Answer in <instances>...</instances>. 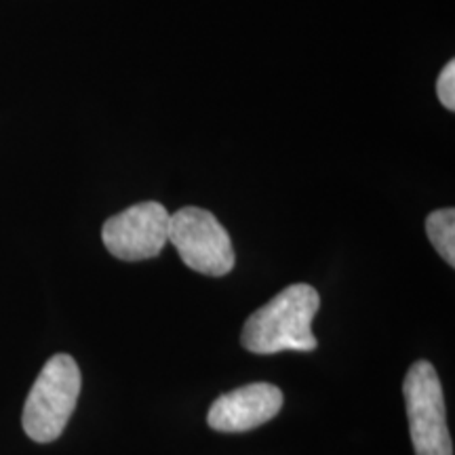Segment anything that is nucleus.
Returning <instances> with one entry per match:
<instances>
[{
  "instance_id": "obj_6",
  "label": "nucleus",
  "mask_w": 455,
  "mask_h": 455,
  "mask_svg": "<svg viewBox=\"0 0 455 455\" xmlns=\"http://www.w3.org/2000/svg\"><path fill=\"white\" fill-rule=\"evenodd\" d=\"M283 409V392L275 384H247L226 392L207 413L209 428L218 432H247L270 422Z\"/></svg>"
},
{
  "instance_id": "obj_5",
  "label": "nucleus",
  "mask_w": 455,
  "mask_h": 455,
  "mask_svg": "<svg viewBox=\"0 0 455 455\" xmlns=\"http://www.w3.org/2000/svg\"><path fill=\"white\" fill-rule=\"evenodd\" d=\"M169 218L161 203H138L112 215L104 224L101 238L114 258L123 261L152 259L169 243Z\"/></svg>"
},
{
  "instance_id": "obj_7",
  "label": "nucleus",
  "mask_w": 455,
  "mask_h": 455,
  "mask_svg": "<svg viewBox=\"0 0 455 455\" xmlns=\"http://www.w3.org/2000/svg\"><path fill=\"white\" fill-rule=\"evenodd\" d=\"M426 235L449 266H455V212L451 207L432 212L426 218Z\"/></svg>"
},
{
  "instance_id": "obj_4",
  "label": "nucleus",
  "mask_w": 455,
  "mask_h": 455,
  "mask_svg": "<svg viewBox=\"0 0 455 455\" xmlns=\"http://www.w3.org/2000/svg\"><path fill=\"white\" fill-rule=\"evenodd\" d=\"M167 238L190 270L224 276L235 268L230 235L207 209L184 207L171 215Z\"/></svg>"
},
{
  "instance_id": "obj_2",
  "label": "nucleus",
  "mask_w": 455,
  "mask_h": 455,
  "mask_svg": "<svg viewBox=\"0 0 455 455\" xmlns=\"http://www.w3.org/2000/svg\"><path fill=\"white\" fill-rule=\"evenodd\" d=\"M81 384V369L70 355L49 358L26 398L21 415V424L32 441L51 443L60 439L76 407Z\"/></svg>"
},
{
  "instance_id": "obj_3",
  "label": "nucleus",
  "mask_w": 455,
  "mask_h": 455,
  "mask_svg": "<svg viewBox=\"0 0 455 455\" xmlns=\"http://www.w3.org/2000/svg\"><path fill=\"white\" fill-rule=\"evenodd\" d=\"M409 435L415 455H453L447 426L445 396L439 373L428 361L413 363L403 382Z\"/></svg>"
},
{
  "instance_id": "obj_8",
  "label": "nucleus",
  "mask_w": 455,
  "mask_h": 455,
  "mask_svg": "<svg viewBox=\"0 0 455 455\" xmlns=\"http://www.w3.org/2000/svg\"><path fill=\"white\" fill-rule=\"evenodd\" d=\"M436 95L447 110H455V61L443 68L439 81H436Z\"/></svg>"
},
{
  "instance_id": "obj_1",
  "label": "nucleus",
  "mask_w": 455,
  "mask_h": 455,
  "mask_svg": "<svg viewBox=\"0 0 455 455\" xmlns=\"http://www.w3.org/2000/svg\"><path fill=\"white\" fill-rule=\"evenodd\" d=\"M318 306L321 298L315 287L306 283L289 284L247 318L241 335L243 348L253 355L312 352L318 346L312 333Z\"/></svg>"
}]
</instances>
